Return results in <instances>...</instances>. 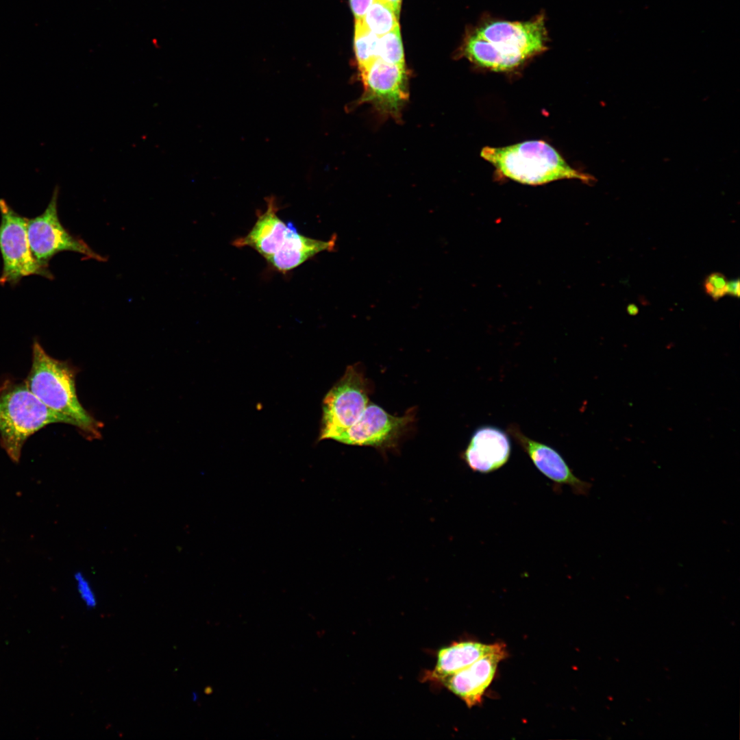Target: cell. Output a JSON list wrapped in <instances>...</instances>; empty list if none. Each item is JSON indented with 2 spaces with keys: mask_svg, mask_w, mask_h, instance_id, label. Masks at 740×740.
Returning <instances> with one entry per match:
<instances>
[{
  "mask_svg": "<svg viewBox=\"0 0 740 740\" xmlns=\"http://www.w3.org/2000/svg\"><path fill=\"white\" fill-rule=\"evenodd\" d=\"M543 15L527 21L487 20L467 36L462 54L476 65L510 71L547 49Z\"/></svg>",
  "mask_w": 740,
  "mask_h": 740,
  "instance_id": "1",
  "label": "cell"
},
{
  "mask_svg": "<svg viewBox=\"0 0 740 740\" xmlns=\"http://www.w3.org/2000/svg\"><path fill=\"white\" fill-rule=\"evenodd\" d=\"M76 369L52 358L35 340L32 361L25 380L28 389L47 407L67 419L88 436H100V423L80 404L75 387Z\"/></svg>",
  "mask_w": 740,
  "mask_h": 740,
  "instance_id": "2",
  "label": "cell"
},
{
  "mask_svg": "<svg viewBox=\"0 0 740 740\" xmlns=\"http://www.w3.org/2000/svg\"><path fill=\"white\" fill-rule=\"evenodd\" d=\"M481 156L506 177L538 185L562 179L591 182L593 177L570 166L551 145L530 140L504 147H484Z\"/></svg>",
  "mask_w": 740,
  "mask_h": 740,
  "instance_id": "3",
  "label": "cell"
},
{
  "mask_svg": "<svg viewBox=\"0 0 740 740\" xmlns=\"http://www.w3.org/2000/svg\"><path fill=\"white\" fill-rule=\"evenodd\" d=\"M56 423L70 424L38 399L25 382H6L0 387V444L12 461H19L31 435Z\"/></svg>",
  "mask_w": 740,
  "mask_h": 740,
  "instance_id": "4",
  "label": "cell"
},
{
  "mask_svg": "<svg viewBox=\"0 0 740 740\" xmlns=\"http://www.w3.org/2000/svg\"><path fill=\"white\" fill-rule=\"evenodd\" d=\"M368 404L369 387L363 373L356 365L347 367L323 399L319 440H335L358 420Z\"/></svg>",
  "mask_w": 740,
  "mask_h": 740,
  "instance_id": "5",
  "label": "cell"
},
{
  "mask_svg": "<svg viewBox=\"0 0 740 740\" xmlns=\"http://www.w3.org/2000/svg\"><path fill=\"white\" fill-rule=\"evenodd\" d=\"M0 253L3 269L0 284H17L22 278L41 275L53 278L49 268L40 265L34 257L27 236V220L0 199Z\"/></svg>",
  "mask_w": 740,
  "mask_h": 740,
  "instance_id": "6",
  "label": "cell"
},
{
  "mask_svg": "<svg viewBox=\"0 0 740 740\" xmlns=\"http://www.w3.org/2000/svg\"><path fill=\"white\" fill-rule=\"evenodd\" d=\"M59 188L56 186L45 211L27 220V236L32 254L42 266L49 268L50 260L62 251H73L99 262L106 258L97 254L61 223L58 213Z\"/></svg>",
  "mask_w": 740,
  "mask_h": 740,
  "instance_id": "7",
  "label": "cell"
},
{
  "mask_svg": "<svg viewBox=\"0 0 740 740\" xmlns=\"http://www.w3.org/2000/svg\"><path fill=\"white\" fill-rule=\"evenodd\" d=\"M359 73L363 91L358 103L370 104L380 115L399 121L409 96L406 64L377 58Z\"/></svg>",
  "mask_w": 740,
  "mask_h": 740,
  "instance_id": "8",
  "label": "cell"
},
{
  "mask_svg": "<svg viewBox=\"0 0 740 740\" xmlns=\"http://www.w3.org/2000/svg\"><path fill=\"white\" fill-rule=\"evenodd\" d=\"M413 420L411 411L397 417L375 404L369 403L358 420L334 441L351 445L380 449L393 447L398 443Z\"/></svg>",
  "mask_w": 740,
  "mask_h": 740,
  "instance_id": "9",
  "label": "cell"
},
{
  "mask_svg": "<svg viewBox=\"0 0 740 740\" xmlns=\"http://www.w3.org/2000/svg\"><path fill=\"white\" fill-rule=\"evenodd\" d=\"M507 433L528 456L535 467L553 482L556 487L567 485L576 494L587 495L589 493L591 484L576 476L561 455L554 448L529 438L515 423H510L508 426Z\"/></svg>",
  "mask_w": 740,
  "mask_h": 740,
  "instance_id": "10",
  "label": "cell"
},
{
  "mask_svg": "<svg viewBox=\"0 0 740 740\" xmlns=\"http://www.w3.org/2000/svg\"><path fill=\"white\" fill-rule=\"evenodd\" d=\"M510 454L507 432L495 426H483L473 432L462 456L473 471L489 473L506 465Z\"/></svg>",
  "mask_w": 740,
  "mask_h": 740,
  "instance_id": "11",
  "label": "cell"
},
{
  "mask_svg": "<svg viewBox=\"0 0 740 740\" xmlns=\"http://www.w3.org/2000/svg\"><path fill=\"white\" fill-rule=\"evenodd\" d=\"M506 655V648L502 643L493 652L445 678L441 682L461 698L468 707H472L481 702L484 691L493 680L498 663Z\"/></svg>",
  "mask_w": 740,
  "mask_h": 740,
  "instance_id": "12",
  "label": "cell"
},
{
  "mask_svg": "<svg viewBox=\"0 0 740 740\" xmlns=\"http://www.w3.org/2000/svg\"><path fill=\"white\" fill-rule=\"evenodd\" d=\"M279 207L275 197L267 199V209L258 213L257 220L250 231L232 243L237 247H249L257 251L265 260L275 254L284 244L295 227L286 223L277 214Z\"/></svg>",
  "mask_w": 740,
  "mask_h": 740,
  "instance_id": "13",
  "label": "cell"
},
{
  "mask_svg": "<svg viewBox=\"0 0 740 740\" xmlns=\"http://www.w3.org/2000/svg\"><path fill=\"white\" fill-rule=\"evenodd\" d=\"M502 643L484 644L476 641H460L442 648L437 654L434 669L426 678L440 682L465 669L481 657L497 649Z\"/></svg>",
  "mask_w": 740,
  "mask_h": 740,
  "instance_id": "14",
  "label": "cell"
},
{
  "mask_svg": "<svg viewBox=\"0 0 740 740\" xmlns=\"http://www.w3.org/2000/svg\"><path fill=\"white\" fill-rule=\"evenodd\" d=\"M336 236L321 241L305 236L293 230L284 245L266 260L275 270L286 273L299 267L308 259L324 251H332Z\"/></svg>",
  "mask_w": 740,
  "mask_h": 740,
  "instance_id": "15",
  "label": "cell"
},
{
  "mask_svg": "<svg viewBox=\"0 0 740 740\" xmlns=\"http://www.w3.org/2000/svg\"><path fill=\"white\" fill-rule=\"evenodd\" d=\"M360 21L367 29L378 36L399 27V16L388 4L381 0L373 3Z\"/></svg>",
  "mask_w": 740,
  "mask_h": 740,
  "instance_id": "16",
  "label": "cell"
},
{
  "mask_svg": "<svg viewBox=\"0 0 740 740\" xmlns=\"http://www.w3.org/2000/svg\"><path fill=\"white\" fill-rule=\"evenodd\" d=\"M379 38L367 29L360 21H356L354 49L359 71L378 58Z\"/></svg>",
  "mask_w": 740,
  "mask_h": 740,
  "instance_id": "17",
  "label": "cell"
},
{
  "mask_svg": "<svg viewBox=\"0 0 740 740\" xmlns=\"http://www.w3.org/2000/svg\"><path fill=\"white\" fill-rule=\"evenodd\" d=\"M378 58L389 64L405 65L399 27L380 36Z\"/></svg>",
  "mask_w": 740,
  "mask_h": 740,
  "instance_id": "18",
  "label": "cell"
},
{
  "mask_svg": "<svg viewBox=\"0 0 740 740\" xmlns=\"http://www.w3.org/2000/svg\"><path fill=\"white\" fill-rule=\"evenodd\" d=\"M728 280L721 273L715 272L708 275L704 282L706 293L714 301H717L726 295Z\"/></svg>",
  "mask_w": 740,
  "mask_h": 740,
  "instance_id": "19",
  "label": "cell"
},
{
  "mask_svg": "<svg viewBox=\"0 0 740 740\" xmlns=\"http://www.w3.org/2000/svg\"><path fill=\"white\" fill-rule=\"evenodd\" d=\"M78 593L87 608L94 609L97 605V598L88 580L81 572L75 575Z\"/></svg>",
  "mask_w": 740,
  "mask_h": 740,
  "instance_id": "20",
  "label": "cell"
},
{
  "mask_svg": "<svg viewBox=\"0 0 740 740\" xmlns=\"http://www.w3.org/2000/svg\"><path fill=\"white\" fill-rule=\"evenodd\" d=\"M375 0H349L356 21H361L369 7Z\"/></svg>",
  "mask_w": 740,
  "mask_h": 740,
  "instance_id": "21",
  "label": "cell"
},
{
  "mask_svg": "<svg viewBox=\"0 0 740 740\" xmlns=\"http://www.w3.org/2000/svg\"><path fill=\"white\" fill-rule=\"evenodd\" d=\"M740 284L738 279L732 280L728 281L726 295H729L732 297H739L740 292Z\"/></svg>",
  "mask_w": 740,
  "mask_h": 740,
  "instance_id": "22",
  "label": "cell"
},
{
  "mask_svg": "<svg viewBox=\"0 0 740 740\" xmlns=\"http://www.w3.org/2000/svg\"><path fill=\"white\" fill-rule=\"evenodd\" d=\"M386 3L388 4L395 11V14L399 16L400 8L402 0H381Z\"/></svg>",
  "mask_w": 740,
  "mask_h": 740,
  "instance_id": "23",
  "label": "cell"
},
{
  "mask_svg": "<svg viewBox=\"0 0 740 740\" xmlns=\"http://www.w3.org/2000/svg\"><path fill=\"white\" fill-rule=\"evenodd\" d=\"M627 312L630 315H636L639 312V308L634 304H630L626 308Z\"/></svg>",
  "mask_w": 740,
  "mask_h": 740,
  "instance_id": "24",
  "label": "cell"
},
{
  "mask_svg": "<svg viewBox=\"0 0 740 740\" xmlns=\"http://www.w3.org/2000/svg\"><path fill=\"white\" fill-rule=\"evenodd\" d=\"M198 698L199 697H198L197 693H196V692H193L192 693V700L193 702H196L198 700Z\"/></svg>",
  "mask_w": 740,
  "mask_h": 740,
  "instance_id": "25",
  "label": "cell"
}]
</instances>
